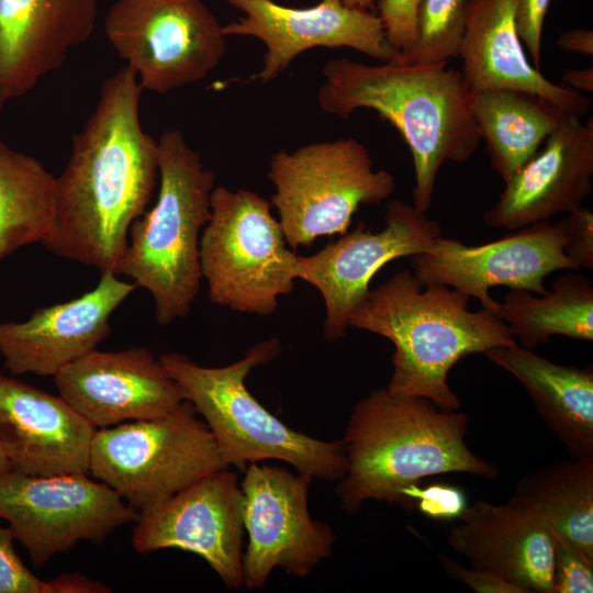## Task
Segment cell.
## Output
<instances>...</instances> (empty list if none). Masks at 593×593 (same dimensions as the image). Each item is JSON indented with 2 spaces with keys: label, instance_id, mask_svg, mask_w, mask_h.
<instances>
[{
  "label": "cell",
  "instance_id": "obj_1",
  "mask_svg": "<svg viewBox=\"0 0 593 593\" xmlns=\"http://www.w3.org/2000/svg\"><path fill=\"white\" fill-rule=\"evenodd\" d=\"M143 88L127 66L108 77L55 178V219L42 243L58 257L116 273L132 224L159 179L158 145L139 118Z\"/></svg>",
  "mask_w": 593,
  "mask_h": 593
},
{
  "label": "cell",
  "instance_id": "obj_2",
  "mask_svg": "<svg viewBox=\"0 0 593 593\" xmlns=\"http://www.w3.org/2000/svg\"><path fill=\"white\" fill-rule=\"evenodd\" d=\"M323 76L318 104L324 112L345 120L356 110H373L400 132L413 159V205L426 213L443 164L466 163L481 142L461 72L400 60L367 65L338 58L324 65Z\"/></svg>",
  "mask_w": 593,
  "mask_h": 593
},
{
  "label": "cell",
  "instance_id": "obj_3",
  "mask_svg": "<svg viewBox=\"0 0 593 593\" xmlns=\"http://www.w3.org/2000/svg\"><path fill=\"white\" fill-rule=\"evenodd\" d=\"M469 418L423 396H401L385 387L353 409L343 437L345 472L336 494L346 512L368 500L410 503L419 480L451 472L497 475L495 465L466 443Z\"/></svg>",
  "mask_w": 593,
  "mask_h": 593
},
{
  "label": "cell",
  "instance_id": "obj_4",
  "mask_svg": "<svg viewBox=\"0 0 593 593\" xmlns=\"http://www.w3.org/2000/svg\"><path fill=\"white\" fill-rule=\"evenodd\" d=\"M469 301L456 289L424 284L412 270H402L369 291L349 327L393 344V371L385 387L391 393L459 410L460 400L447 382L450 369L465 356L517 344L500 316L484 309L472 312Z\"/></svg>",
  "mask_w": 593,
  "mask_h": 593
},
{
  "label": "cell",
  "instance_id": "obj_5",
  "mask_svg": "<svg viewBox=\"0 0 593 593\" xmlns=\"http://www.w3.org/2000/svg\"><path fill=\"white\" fill-rule=\"evenodd\" d=\"M159 188L155 204L134 221L116 273L147 290L158 325L184 318L200 292V233L211 217L215 176L180 130L157 141Z\"/></svg>",
  "mask_w": 593,
  "mask_h": 593
},
{
  "label": "cell",
  "instance_id": "obj_6",
  "mask_svg": "<svg viewBox=\"0 0 593 593\" xmlns=\"http://www.w3.org/2000/svg\"><path fill=\"white\" fill-rule=\"evenodd\" d=\"M280 351V342L270 338L223 367H203L179 353L164 354L159 360L184 400L204 418L228 467L244 470L249 463L273 459L312 479L337 481L346 465L343 440H323L290 428L246 387L250 371Z\"/></svg>",
  "mask_w": 593,
  "mask_h": 593
},
{
  "label": "cell",
  "instance_id": "obj_7",
  "mask_svg": "<svg viewBox=\"0 0 593 593\" xmlns=\"http://www.w3.org/2000/svg\"><path fill=\"white\" fill-rule=\"evenodd\" d=\"M271 203L250 190L214 187L211 217L200 237V267L212 303L271 315L291 293L299 255L287 244Z\"/></svg>",
  "mask_w": 593,
  "mask_h": 593
},
{
  "label": "cell",
  "instance_id": "obj_8",
  "mask_svg": "<svg viewBox=\"0 0 593 593\" xmlns=\"http://www.w3.org/2000/svg\"><path fill=\"white\" fill-rule=\"evenodd\" d=\"M226 468L214 436L188 401L158 418L97 429L89 456V473L138 513Z\"/></svg>",
  "mask_w": 593,
  "mask_h": 593
},
{
  "label": "cell",
  "instance_id": "obj_9",
  "mask_svg": "<svg viewBox=\"0 0 593 593\" xmlns=\"http://www.w3.org/2000/svg\"><path fill=\"white\" fill-rule=\"evenodd\" d=\"M268 177L276 189L270 203L292 249L344 235L361 204L387 200L396 184L391 172L373 169L369 150L351 137L280 150Z\"/></svg>",
  "mask_w": 593,
  "mask_h": 593
},
{
  "label": "cell",
  "instance_id": "obj_10",
  "mask_svg": "<svg viewBox=\"0 0 593 593\" xmlns=\"http://www.w3.org/2000/svg\"><path fill=\"white\" fill-rule=\"evenodd\" d=\"M104 33L143 90L156 93L204 79L226 52L223 25L201 0H116Z\"/></svg>",
  "mask_w": 593,
  "mask_h": 593
},
{
  "label": "cell",
  "instance_id": "obj_11",
  "mask_svg": "<svg viewBox=\"0 0 593 593\" xmlns=\"http://www.w3.org/2000/svg\"><path fill=\"white\" fill-rule=\"evenodd\" d=\"M139 513L88 473L36 477L0 471V518L42 568L81 540L96 544Z\"/></svg>",
  "mask_w": 593,
  "mask_h": 593
},
{
  "label": "cell",
  "instance_id": "obj_12",
  "mask_svg": "<svg viewBox=\"0 0 593 593\" xmlns=\"http://www.w3.org/2000/svg\"><path fill=\"white\" fill-rule=\"evenodd\" d=\"M239 483L248 541L243 588L262 589L276 568L305 578L332 555L335 534L309 511L313 479L286 467L249 463Z\"/></svg>",
  "mask_w": 593,
  "mask_h": 593
},
{
  "label": "cell",
  "instance_id": "obj_13",
  "mask_svg": "<svg viewBox=\"0 0 593 593\" xmlns=\"http://www.w3.org/2000/svg\"><path fill=\"white\" fill-rule=\"evenodd\" d=\"M567 219L540 221L482 245L436 238L424 251L410 257L415 276L424 283H440L479 300L499 316L500 302L489 290L504 286L544 294V279L557 270H575L564 253Z\"/></svg>",
  "mask_w": 593,
  "mask_h": 593
},
{
  "label": "cell",
  "instance_id": "obj_14",
  "mask_svg": "<svg viewBox=\"0 0 593 593\" xmlns=\"http://www.w3.org/2000/svg\"><path fill=\"white\" fill-rule=\"evenodd\" d=\"M441 227L425 212L401 200L387 203L384 227L372 232L359 223L311 256L298 257L296 279L322 295L326 316L324 337H345L354 311L367 298L373 276L390 261L426 250Z\"/></svg>",
  "mask_w": 593,
  "mask_h": 593
},
{
  "label": "cell",
  "instance_id": "obj_15",
  "mask_svg": "<svg viewBox=\"0 0 593 593\" xmlns=\"http://www.w3.org/2000/svg\"><path fill=\"white\" fill-rule=\"evenodd\" d=\"M243 494L228 468L212 472L139 512L132 536L138 553L181 549L201 557L228 590L243 588Z\"/></svg>",
  "mask_w": 593,
  "mask_h": 593
},
{
  "label": "cell",
  "instance_id": "obj_16",
  "mask_svg": "<svg viewBox=\"0 0 593 593\" xmlns=\"http://www.w3.org/2000/svg\"><path fill=\"white\" fill-rule=\"evenodd\" d=\"M245 13L223 26L224 35L253 36L266 46L264 68L253 76L270 81L302 52L314 47H348L382 63L400 53L387 41L374 12L351 8L342 0H322L310 8H291L272 0H220Z\"/></svg>",
  "mask_w": 593,
  "mask_h": 593
},
{
  "label": "cell",
  "instance_id": "obj_17",
  "mask_svg": "<svg viewBox=\"0 0 593 593\" xmlns=\"http://www.w3.org/2000/svg\"><path fill=\"white\" fill-rule=\"evenodd\" d=\"M54 382L59 395L97 428L158 418L186 401L146 347L94 349L63 368Z\"/></svg>",
  "mask_w": 593,
  "mask_h": 593
},
{
  "label": "cell",
  "instance_id": "obj_18",
  "mask_svg": "<svg viewBox=\"0 0 593 593\" xmlns=\"http://www.w3.org/2000/svg\"><path fill=\"white\" fill-rule=\"evenodd\" d=\"M138 287L102 271L90 291L63 303L38 307L23 322L0 323V355L12 376L55 377L97 349L110 334L113 312Z\"/></svg>",
  "mask_w": 593,
  "mask_h": 593
},
{
  "label": "cell",
  "instance_id": "obj_19",
  "mask_svg": "<svg viewBox=\"0 0 593 593\" xmlns=\"http://www.w3.org/2000/svg\"><path fill=\"white\" fill-rule=\"evenodd\" d=\"M544 144L505 181L483 215L486 226L514 231L583 206L592 192V118L566 114Z\"/></svg>",
  "mask_w": 593,
  "mask_h": 593
},
{
  "label": "cell",
  "instance_id": "obj_20",
  "mask_svg": "<svg viewBox=\"0 0 593 593\" xmlns=\"http://www.w3.org/2000/svg\"><path fill=\"white\" fill-rule=\"evenodd\" d=\"M96 430L60 395L0 373V441L11 470L36 477L89 474Z\"/></svg>",
  "mask_w": 593,
  "mask_h": 593
},
{
  "label": "cell",
  "instance_id": "obj_21",
  "mask_svg": "<svg viewBox=\"0 0 593 593\" xmlns=\"http://www.w3.org/2000/svg\"><path fill=\"white\" fill-rule=\"evenodd\" d=\"M97 14V0H0V113L88 41Z\"/></svg>",
  "mask_w": 593,
  "mask_h": 593
},
{
  "label": "cell",
  "instance_id": "obj_22",
  "mask_svg": "<svg viewBox=\"0 0 593 593\" xmlns=\"http://www.w3.org/2000/svg\"><path fill=\"white\" fill-rule=\"evenodd\" d=\"M448 545L471 568L494 573L523 593H552L555 538L537 514L507 501L466 507Z\"/></svg>",
  "mask_w": 593,
  "mask_h": 593
},
{
  "label": "cell",
  "instance_id": "obj_23",
  "mask_svg": "<svg viewBox=\"0 0 593 593\" xmlns=\"http://www.w3.org/2000/svg\"><path fill=\"white\" fill-rule=\"evenodd\" d=\"M517 0H469L459 57L469 91L513 89L539 96L566 114L582 116L590 99L562 82L553 83L530 65L518 36Z\"/></svg>",
  "mask_w": 593,
  "mask_h": 593
},
{
  "label": "cell",
  "instance_id": "obj_24",
  "mask_svg": "<svg viewBox=\"0 0 593 593\" xmlns=\"http://www.w3.org/2000/svg\"><path fill=\"white\" fill-rule=\"evenodd\" d=\"M516 378L570 458L593 457V372L559 365L518 344L484 353Z\"/></svg>",
  "mask_w": 593,
  "mask_h": 593
},
{
  "label": "cell",
  "instance_id": "obj_25",
  "mask_svg": "<svg viewBox=\"0 0 593 593\" xmlns=\"http://www.w3.org/2000/svg\"><path fill=\"white\" fill-rule=\"evenodd\" d=\"M469 105L491 167L504 182L539 150L566 115L550 101L513 89L470 91Z\"/></svg>",
  "mask_w": 593,
  "mask_h": 593
},
{
  "label": "cell",
  "instance_id": "obj_26",
  "mask_svg": "<svg viewBox=\"0 0 593 593\" xmlns=\"http://www.w3.org/2000/svg\"><path fill=\"white\" fill-rule=\"evenodd\" d=\"M508 501L537 514L553 538L593 558V457L569 458L525 474Z\"/></svg>",
  "mask_w": 593,
  "mask_h": 593
},
{
  "label": "cell",
  "instance_id": "obj_27",
  "mask_svg": "<svg viewBox=\"0 0 593 593\" xmlns=\"http://www.w3.org/2000/svg\"><path fill=\"white\" fill-rule=\"evenodd\" d=\"M499 316L526 349L547 344L552 336L592 342V282L582 275L566 272L544 294L511 289L500 302Z\"/></svg>",
  "mask_w": 593,
  "mask_h": 593
},
{
  "label": "cell",
  "instance_id": "obj_28",
  "mask_svg": "<svg viewBox=\"0 0 593 593\" xmlns=\"http://www.w3.org/2000/svg\"><path fill=\"white\" fill-rule=\"evenodd\" d=\"M55 219V177L33 156L0 139V262L43 243Z\"/></svg>",
  "mask_w": 593,
  "mask_h": 593
},
{
  "label": "cell",
  "instance_id": "obj_29",
  "mask_svg": "<svg viewBox=\"0 0 593 593\" xmlns=\"http://www.w3.org/2000/svg\"><path fill=\"white\" fill-rule=\"evenodd\" d=\"M469 0H422L414 46L398 60L419 66H446L458 57Z\"/></svg>",
  "mask_w": 593,
  "mask_h": 593
},
{
  "label": "cell",
  "instance_id": "obj_30",
  "mask_svg": "<svg viewBox=\"0 0 593 593\" xmlns=\"http://www.w3.org/2000/svg\"><path fill=\"white\" fill-rule=\"evenodd\" d=\"M593 558L555 538L552 593H592Z\"/></svg>",
  "mask_w": 593,
  "mask_h": 593
},
{
  "label": "cell",
  "instance_id": "obj_31",
  "mask_svg": "<svg viewBox=\"0 0 593 593\" xmlns=\"http://www.w3.org/2000/svg\"><path fill=\"white\" fill-rule=\"evenodd\" d=\"M421 1L378 0V15L382 21L387 41L401 55L407 53L415 44Z\"/></svg>",
  "mask_w": 593,
  "mask_h": 593
},
{
  "label": "cell",
  "instance_id": "obj_32",
  "mask_svg": "<svg viewBox=\"0 0 593 593\" xmlns=\"http://www.w3.org/2000/svg\"><path fill=\"white\" fill-rule=\"evenodd\" d=\"M14 540L11 529L0 525V593H45L46 581L23 563Z\"/></svg>",
  "mask_w": 593,
  "mask_h": 593
},
{
  "label": "cell",
  "instance_id": "obj_33",
  "mask_svg": "<svg viewBox=\"0 0 593 593\" xmlns=\"http://www.w3.org/2000/svg\"><path fill=\"white\" fill-rule=\"evenodd\" d=\"M567 219L564 253L577 269L593 270V213L581 206Z\"/></svg>",
  "mask_w": 593,
  "mask_h": 593
},
{
  "label": "cell",
  "instance_id": "obj_34",
  "mask_svg": "<svg viewBox=\"0 0 593 593\" xmlns=\"http://www.w3.org/2000/svg\"><path fill=\"white\" fill-rule=\"evenodd\" d=\"M412 500H416L419 511L433 519L460 517L467 507L465 494L455 486L444 484L424 489L416 486L410 494Z\"/></svg>",
  "mask_w": 593,
  "mask_h": 593
},
{
  "label": "cell",
  "instance_id": "obj_35",
  "mask_svg": "<svg viewBox=\"0 0 593 593\" xmlns=\"http://www.w3.org/2000/svg\"><path fill=\"white\" fill-rule=\"evenodd\" d=\"M551 0H517L515 22L518 36L539 70L542 26Z\"/></svg>",
  "mask_w": 593,
  "mask_h": 593
},
{
  "label": "cell",
  "instance_id": "obj_36",
  "mask_svg": "<svg viewBox=\"0 0 593 593\" xmlns=\"http://www.w3.org/2000/svg\"><path fill=\"white\" fill-rule=\"evenodd\" d=\"M446 573L477 593H523L501 577L474 568H466L451 558L439 555Z\"/></svg>",
  "mask_w": 593,
  "mask_h": 593
},
{
  "label": "cell",
  "instance_id": "obj_37",
  "mask_svg": "<svg viewBox=\"0 0 593 593\" xmlns=\"http://www.w3.org/2000/svg\"><path fill=\"white\" fill-rule=\"evenodd\" d=\"M112 590L80 573H61L46 581L45 593H109Z\"/></svg>",
  "mask_w": 593,
  "mask_h": 593
},
{
  "label": "cell",
  "instance_id": "obj_38",
  "mask_svg": "<svg viewBox=\"0 0 593 593\" xmlns=\"http://www.w3.org/2000/svg\"><path fill=\"white\" fill-rule=\"evenodd\" d=\"M557 44L560 49L580 54L583 56H593V32L585 29H572L560 33Z\"/></svg>",
  "mask_w": 593,
  "mask_h": 593
},
{
  "label": "cell",
  "instance_id": "obj_39",
  "mask_svg": "<svg viewBox=\"0 0 593 593\" xmlns=\"http://www.w3.org/2000/svg\"><path fill=\"white\" fill-rule=\"evenodd\" d=\"M562 83L579 92L593 91V67L568 68L562 72Z\"/></svg>",
  "mask_w": 593,
  "mask_h": 593
},
{
  "label": "cell",
  "instance_id": "obj_40",
  "mask_svg": "<svg viewBox=\"0 0 593 593\" xmlns=\"http://www.w3.org/2000/svg\"><path fill=\"white\" fill-rule=\"evenodd\" d=\"M346 5L360 8L373 12L376 9L374 0H342Z\"/></svg>",
  "mask_w": 593,
  "mask_h": 593
},
{
  "label": "cell",
  "instance_id": "obj_41",
  "mask_svg": "<svg viewBox=\"0 0 593 593\" xmlns=\"http://www.w3.org/2000/svg\"><path fill=\"white\" fill-rule=\"evenodd\" d=\"M10 469L11 467H10L8 456L5 454L2 443L0 441V471H5Z\"/></svg>",
  "mask_w": 593,
  "mask_h": 593
}]
</instances>
